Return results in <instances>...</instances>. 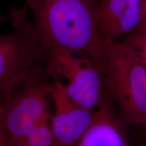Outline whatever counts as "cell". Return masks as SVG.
<instances>
[{
  "label": "cell",
  "instance_id": "cell-6",
  "mask_svg": "<svg viewBox=\"0 0 146 146\" xmlns=\"http://www.w3.org/2000/svg\"><path fill=\"white\" fill-rule=\"evenodd\" d=\"M50 98L54 106L50 118L54 146H74L92 123L95 110L71 101L56 76H52Z\"/></svg>",
  "mask_w": 146,
  "mask_h": 146
},
{
  "label": "cell",
  "instance_id": "cell-7",
  "mask_svg": "<svg viewBox=\"0 0 146 146\" xmlns=\"http://www.w3.org/2000/svg\"><path fill=\"white\" fill-rule=\"evenodd\" d=\"M143 0H99L97 26L103 41H114L143 21Z\"/></svg>",
  "mask_w": 146,
  "mask_h": 146
},
{
  "label": "cell",
  "instance_id": "cell-2",
  "mask_svg": "<svg viewBox=\"0 0 146 146\" xmlns=\"http://www.w3.org/2000/svg\"><path fill=\"white\" fill-rule=\"evenodd\" d=\"M98 59L105 86L126 123L146 125V68L125 41H104Z\"/></svg>",
  "mask_w": 146,
  "mask_h": 146
},
{
  "label": "cell",
  "instance_id": "cell-11",
  "mask_svg": "<svg viewBox=\"0 0 146 146\" xmlns=\"http://www.w3.org/2000/svg\"><path fill=\"white\" fill-rule=\"evenodd\" d=\"M0 146H9L8 139L3 129L2 122V106L0 102Z\"/></svg>",
  "mask_w": 146,
  "mask_h": 146
},
{
  "label": "cell",
  "instance_id": "cell-8",
  "mask_svg": "<svg viewBox=\"0 0 146 146\" xmlns=\"http://www.w3.org/2000/svg\"><path fill=\"white\" fill-rule=\"evenodd\" d=\"M74 146H129L125 129L106 102Z\"/></svg>",
  "mask_w": 146,
  "mask_h": 146
},
{
  "label": "cell",
  "instance_id": "cell-13",
  "mask_svg": "<svg viewBox=\"0 0 146 146\" xmlns=\"http://www.w3.org/2000/svg\"><path fill=\"white\" fill-rule=\"evenodd\" d=\"M7 20H10V16H0V22H2L3 21H7Z\"/></svg>",
  "mask_w": 146,
  "mask_h": 146
},
{
  "label": "cell",
  "instance_id": "cell-10",
  "mask_svg": "<svg viewBox=\"0 0 146 146\" xmlns=\"http://www.w3.org/2000/svg\"><path fill=\"white\" fill-rule=\"evenodd\" d=\"M134 50L146 68V21L128 34L125 41Z\"/></svg>",
  "mask_w": 146,
  "mask_h": 146
},
{
  "label": "cell",
  "instance_id": "cell-4",
  "mask_svg": "<svg viewBox=\"0 0 146 146\" xmlns=\"http://www.w3.org/2000/svg\"><path fill=\"white\" fill-rule=\"evenodd\" d=\"M52 75L43 73L23 82L0 99L9 146H20L34 126L50 114Z\"/></svg>",
  "mask_w": 146,
  "mask_h": 146
},
{
  "label": "cell",
  "instance_id": "cell-3",
  "mask_svg": "<svg viewBox=\"0 0 146 146\" xmlns=\"http://www.w3.org/2000/svg\"><path fill=\"white\" fill-rule=\"evenodd\" d=\"M10 20L14 29L0 35V99L26 80L50 73V49L29 20L25 8H13Z\"/></svg>",
  "mask_w": 146,
  "mask_h": 146
},
{
  "label": "cell",
  "instance_id": "cell-12",
  "mask_svg": "<svg viewBox=\"0 0 146 146\" xmlns=\"http://www.w3.org/2000/svg\"><path fill=\"white\" fill-rule=\"evenodd\" d=\"M143 21H146V0H143Z\"/></svg>",
  "mask_w": 146,
  "mask_h": 146
},
{
  "label": "cell",
  "instance_id": "cell-15",
  "mask_svg": "<svg viewBox=\"0 0 146 146\" xmlns=\"http://www.w3.org/2000/svg\"><path fill=\"white\" fill-rule=\"evenodd\" d=\"M143 128H144V130H145V133H146V125L144 126Z\"/></svg>",
  "mask_w": 146,
  "mask_h": 146
},
{
  "label": "cell",
  "instance_id": "cell-1",
  "mask_svg": "<svg viewBox=\"0 0 146 146\" xmlns=\"http://www.w3.org/2000/svg\"><path fill=\"white\" fill-rule=\"evenodd\" d=\"M35 27L50 50L101 56L104 41L97 26L99 0H24Z\"/></svg>",
  "mask_w": 146,
  "mask_h": 146
},
{
  "label": "cell",
  "instance_id": "cell-5",
  "mask_svg": "<svg viewBox=\"0 0 146 146\" xmlns=\"http://www.w3.org/2000/svg\"><path fill=\"white\" fill-rule=\"evenodd\" d=\"M52 77L62 83L71 101L85 108L96 110L105 103L103 76L98 59L81 52L52 49Z\"/></svg>",
  "mask_w": 146,
  "mask_h": 146
},
{
  "label": "cell",
  "instance_id": "cell-14",
  "mask_svg": "<svg viewBox=\"0 0 146 146\" xmlns=\"http://www.w3.org/2000/svg\"><path fill=\"white\" fill-rule=\"evenodd\" d=\"M137 146H146V142H145V143H143L140 144V145H139Z\"/></svg>",
  "mask_w": 146,
  "mask_h": 146
},
{
  "label": "cell",
  "instance_id": "cell-9",
  "mask_svg": "<svg viewBox=\"0 0 146 146\" xmlns=\"http://www.w3.org/2000/svg\"><path fill=\"white\" fill-rule=\"evenodd\" d=\"M50 115L39 122L27 133L20 146H54Z\"/></svg>",
  "mask_w": 146,
  "mask_h": 146
}]
</instances>
